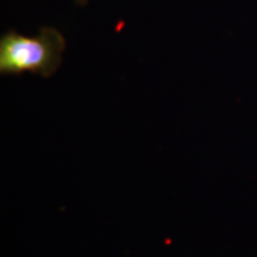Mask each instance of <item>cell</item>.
Returning <instances> with one entry per match:
<instances>
[{
	"label": "cell",
	"mask_w": 257,
	"mask_h": 257,
	"mask_svg": "<svg viewBox=\"0 0 257 257\" xmlns=\"http://www.w3.org/2000/svg\"><path fill=\"white\" fill-rule=\"evenodd\" d=\"M66 40L54 28H42L35 37L10 31L0 40V73L19 75L29 72L50 78L62 63Z\"/></svg>",
	"instance_id": "obj_1"
},
{
	"label": "cell",
	"mask_w": 257,
	"mask_h": 257,
	"mask_svg": "<svg viewBox=\"0 0 257 257\" xmlns=\"http://www.w3.org/2000/svg\"><path fill=\"white\" fill-rule=\"evenodd\" d=\"M87 2H88V0H76V3H78V5H80V6L86 5V4H87Z\"/></svg>",
	"instance_id": "obj_2"
}]
</instances>
